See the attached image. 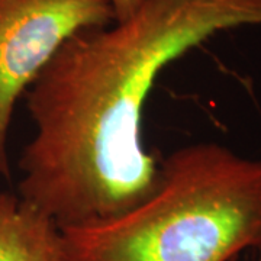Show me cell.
<instances>
[{
  "mask_svg": "<svg viewBox=\"0 0 261 261\" xmlns=\"http://www.w3.org/2000/svg\"><path fill=\"white\" fill-rule=\"evenodd\" d=\"M240 27H261V0H142L129 18L68 38L27 93L35 134L19 160V196L60 229L142 202L160 178L142 132L157 77Z\"/></svg>",
  "mask_w": 261,
  "mask_h": 261,
  "instance_id": "cell-1",
  "label": "cell"
},
{
  "mask_svg": "<svg viewBox=\"0 0 261 261\" xmlns=\"http://www.w3.org/2000/svg\"><path fill=\"white\" fill-rule=\"evenodd\" d=\"M60 232L61 261L237 260L261 250V159L218 142L174 149L138 205Z\"/></svg>",
  "mask_w": 261,
  "mask_h": 261,
  "instance_id": "cell-2",
  "label": "cell"
},
{
  "mask_svg": "<svg viewBox=\"0 0 261 261\" xmlns=\"http://www.w3.org/2000/svg\"><path fill=\"white\" fill-rule=\"evenodd\" d=\"M115 22L109 0H0V174L10 177L8 132L18 99L68 38Z\"/></svg>",
  "mask_w": 261,
  "mask_h": 261,
  "instance_id": "cell-3",
  "label": "cell"
},
{
  "mask_svg": "<svg viewBox=\"0 0 261 261\" xmlns=\"http://www.w3.org/2000/svg\"><path fill=\"white\" fill-rule=\"evenodd\" d=\"M0 261H61L57 224L20 196L0 190Z\"/></svg>",
  "mask_w": 261,
  "mask_h": 261,
  "instance_id": "cell-4",
  "label": "cell"
},
{
  "mask_svg": "<svg viewBox=\"0 0 261 261\" xmlns=\"http://www.w3.org/2000/svg\"><path fill=\"white\" fill-rule=\"evenodd\" d=\"M109 2L112 5L115 20H123L129 18L142 3V0H109Z\"/></svg>",
  "mask_w": 261,
  "mask_h": 261,
  "instance_id": "cell-5",
  "label": "cell"
},
{
  "mask_svg": "<svg viewBox=\"0 0 261 261\" xmlns=\"http://www.w3.org/2000/svg\"><path fill=\"white\" fill-rule=\"evenodd\" d=\"M233 261H237V260H233ZM254 261H261V250H258V255H257V258Z\"/></svg>",
  "mask_w": 261,
  "mask_h": 261,
  "instance_id": "cell-6",
  "label": "cell"
}]
</instances>
